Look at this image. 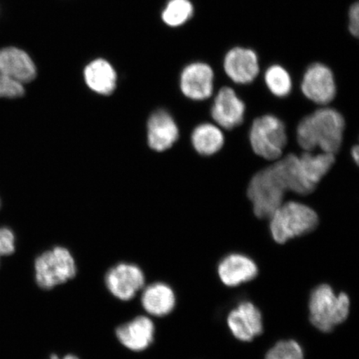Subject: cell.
Wrapping results in <instances>:
<instances>
[{
  "label": "cell",
  "mask_w": 359,
  "mask_h": 359,
  "mask_svg": "<svg viewBox=\"0 0 359 359\" xmlns=\"http://www.w3.org/2000/svg\"><path fill=\"white\" fill-rule=\"evenodd\" d=\"M0 69L22 85L33 81L37 74L32 58L25 51L15 47L0 50Z\"/></svg>",
  "instance_id": "cell-16"
},
{
  "label": "cell",
  "mask_w": 359,
  "mask_h": 359,
  "mask_svg": "<svg viewBox=\"0 0 359 359\" xmlns=\"http://www.w3.org/2000/svg\"><path fill=\"white\" fill-rule=\"evenodd\" d=\"M24 93V85L13 80L0 69V97H20Z\"/></svg>",
  "instance_id": "cell-25"
},
{
  "label": "cell",
  "mask_w": 359,
  "mask_h": 359,
  "mask_svg": "<svg viewBox=\"0 0 359 359\" xmlns=\"http://www.w3.org/2000/svg\"><path fill=\"white\" fill-rule=\"evenodd\" d=\"M269 219V230L278 244L306 235L318 224L317 213L309 206L296 201L283 203Z\"/></svg>",
  "instance_id": "cell-2"
},
{
  "label": "cell",
  "mask_w": 359,
  "mask_h": 359,
  "mask_svg": "<svg viewBox=\"0 0 359 359\" xmlns=\"http://www.w3.org/2000/svg\"><path fill=\"white\" fill-rule=\"evenodd\" d=\"M250 142L255 154L262 158L279 159L287 144L285 123L273 115L259 116L251 126Z\"/></svg>",
  "instance_id": "cell-6"
},
{
  "label": "cell",
  "mask_w": 359,
  "mask_h": 359,
  "mask_svg": "<svg viewBox=\"0 0 359 359\" xmlns=\"http://www.w3.org/2000/svg\"><path fill=\"white\" fill-rule=\"evenodd\" d=\"M148 144L151 149L164 151L178 140L179 129L168 111L158 110L151 116L147 123Z\"/></svg>",
  "instance_id": "cell-14"
},
{
  "label": "cell",
  "mask_w": 359,
  "mask_h": 359,
  "mask_svg": "<svg viewBox=\"0 0 359 359\" xmlns=\"http://www.w3.org/2000/svg\"><path fill=\"white\" fill-rule=\"evenodd\" d=\"M223 67L226 75L237 84H249L257 78L259 64L253 49L235 47L224 56Z\"/></svg>",
  "instance_id": "cell-10"
},
{
  "label": "cell",
  "mask_w": 359,
  "mask_h": 359,
  "mask_svg": "<svg viewBox=\"0 0 359 359\" xmlns=\"http://www.w3.org/2000/svg\"><path fill=\"white\" fill-rule=\"evenodd\" d=\"M155 325L149 317L141 316L118 327L116 336L119 342L133 352L144 351L154 343Z\"/></svg>",
  "instance_id": "cell-13"
},
{
  "label": "cell",
  "mask_w": 359,
  "mask_h": 359,
  "mask_svg": "<svg viewBox=\"0 0 359 359\" xmlns=\"http://www.w3.org/2000/svg\"><path fill=\"white\" fill-rule=\"evenodd\" d=\"M62 359H79L77 356L73 355V354H69V355H66Z\"/></svg>",
  "instance_id": "cell-29"
},
{
  "label": "cell",
  "mask_w": 359,
  "mask_h": 359,
  "mask_svg": "<svg viewBox=\"0 0 359 359\" xmlns=\"http://www.w3.org/2000/svg\"><path fill=\"white\" fill-rule=\"evenodd\" d=\"M193 147L200 155L212 156L222 149L224 146V137L217 126L203 123L194 129L191 134Z\"/></svg>",
  "instance_id": "cell-21"
},
{
  "label": "cell",
  "mask_w": 359,
  "mask_h": 359,
  "mask_svg": "<svg viewBox=\"0 0 359 359\" xmlns=\"http://www.w3.org/2000/svg\"><path fill=\"white\" fill-rule=\"evenodd\" d=\"M194 12L191 0H168L161 12V20L165 25L178 28L191 20Z\"/></svg>",
  "instance_id": "cell-22"
},
{
  "label": "cell",
  "mask_w": 359,
  "mask_h": 359,
  "mask_svg": "<svg viewBox=\"0 0 359 359\" xmlns=\"http://www.w3.org/2000/svg\"><path fill=\"white\" fill-rule=\"evenodd\" d=\"M286 187L273 165L255 175L247 195L253 204L254 213L259 219H269L284 203Z\"/></svg>",
  "instance_id": "cell-4"
},
{
  "label": "cell",
  "mask_w": 359,
  "mask_h": 359,
  "mask_svg": "<svg viewBox=\"0 0 359 359\" xmlns=\"http://www.w3.org/2000/svg\"><path fill=\"white\" fill-rule=\"evenodd\" d=\"M299 160L305 181L314 191L322 178L333 167L335 156L327 152L313 154L312 151H305L299 156Z\"/></svg>",
  "instance_id": "cell-20"
},
{
  "label": "cell",
  "mask_w": 359,
  "mask_h": 359,
  "mask_svg": "<svg viewBox=\"0 0 359 359\" xmlns=\"http://www.w3.org/2000/svg\"><path fill=\"white\" fill-rule=\"evenodd\" d=\"M50 359H60L55 354H53V355L51 356Z\"/></svg>",
  "instance_id": "cell-30"
},
{
  "label": "cell",
  "mask_w": 359,
  "mask_h": 359,
  "mask_svg": "<svg viewBox=\"0 0 359 359\" xmlns=\"http://www.w3.org/2000/svg\"><path fill=\"white\" fill-rule=\"evenodd\" d=\"M34 271L37 285L48 290L74 279L77 275V264L69 250L56 246L35 259Z\"/></svg>",
  "instance_id": "cell-5"
},
{
  "label": "cell",
  "mask_w": 359,
  "mask_h": 359,
  "mask_svg": "<svg viewBox=\"0 0 359 359\" xmlns=\"http://www.w3.org/2000/svg\"><path fill=\"white\" fill-rule=\"evenodd\" d=\"M266 359H304V351L294 340H283L267 353Z\"/></svg>",
  "instance_id": "cell-24"
},
{
  "label": "cell",
  "mask_w": 359,
  "mask_h": 359,
  "mask_svg": "<svg viewBox=\"0 0 359 359\" xmlns=\"http://www.w3.org/2000/svg\"><path fill=\"white\" fill-rule=\"evenodd\" d=\"M351 154L353 156V159L354 160V161H355L356 164L358 165L359 159V149L358 145L354 146L352 148Z\"/></svg>",
  "instance_id": "cell-28"
},
{
  "label": "cell",
  "mask_w": 359,
  "mask_h": 359,
  "mask_svg": "<svg viewBox=\"0 0 359 359\" xmlns=\"http://www.w3.org/2000/svg\"><path fill=\"white\" fill-rule=\"evenodd\" d=\"M344 129L342 114L330 107H323L300 121L296 136L305 151L320 148L323 152L336 154L342 146Z\"/></svg>",
  "instance_id": "cell-1"
},
{
  "label": "cell",
  "mask_w": 359,
  "mask_h": 359,
  "mask_svg": "<svg viewBox=\"0 0 359 359\" xmlns=\"http://www.w3.org/2000/svg\"><path fill=\"white\" fill-rule=\"evenodd\" d=\"M176 294L164 283H154L142 289L141 303L144 311L155 317H164L176 306Z\"/></svg>",
  "instance_id": "cell-17"
},
{
  "label": "cell",
  "mask_w": 359,
  "mask_h": 359,
  "mask_svg": "<svg viewBox=\"0 0 359 359\" xmlns=\"http://www.w3.org/2000/svg\"><path fill=\"white\" fill-rule=\"evenodd\" d=\"M84 79L88 87L102 95H109L116 86V73L109 61L97 58L85 67Z\"/></svg>",
  "instance_id": "cell-18"
},
{
  "label": "cell",
  "mask_w": 359,
  "mask_h": 359,
  "mask_svg": "<svg viewBox=\"0 0 359 359\" xmlns=\"http://www.w3.org/2000/svg\"><path fill=\"white\" fill-rule=\"evenodd\" d=\"M227 324L232 334L243 342L252 341L263 332L262 313L249 302H241L229 313Z\"/></svg>",
  "instance_id": "cell-11"
},
{
  "label": "cell",
  "mask_w": 359,
  "mask_h": 359,
  "mask_svg": "<svg viewBox=\"0 0 359 359\" xmlns=\"http://www.w3.org/2000/svg\"><path fill=\"white\" fill-rule=\"evenodd\" d=\"M264 82L269 91L278 97L288 96L292 90V79L289 72L280 65L268 67L264 74Z\"/></svg>",
  "instance_id": "cell-23"
},
{
  "label": "cell",
  "mask_w": 359,
  "mask_h": 359,
  "mask_svg": "<svg viewBox=\"0 0 359 359\" xmlns=\"http://www.w3.org/2000/svg\"><path fill=\"white\" fill-rule=\"evenodd\" d=\"M273 165L285 183L287 191H293L299 195H308L313 191L305 181L298 156L287 155Z\"/></svg>",
  "instance_id": "cell-19"
},
{
  "label": "cell",
  "mask_w": 359,
  "mask_h": 359,
  "mask_svg": "<svg viewBox=\"0 0 359 359\" xmlns=\"http://www.w3.org/2000/svg\"><path fill=\"white\" fill-rule=\"evenodd\" d=\"M245 105L231 88L224 87L215 97L210 110L213 120L219 127L231 130L244 122Z\"/></svg>",
  "instance_id": "cell-12"
},
{
  "label": "cell",
  "mask_w": 359,
  "mask_h": 359,
  "mask_svg": "<svg viewBox=\"0 0 359 359\" xmlns=\"http://www.w3.org/2000/svg\"><path fill=\"white\" fill-rule=\"evenodd\" d=\"M15 250V236L7 227L0 228V257L10 255Z\"/></svg>",
  "instance_id": "cell-26"
},
{
  "label": "cell",
  "mask_w": 359,
  "mask_h": 359,
  "mask_svg": "<svg viewBox=\"0 0 359 359\" xmlns=\"http://www.w3.org/2000/svg\"><path fill=\"white\" fill-rule=\"evenodd\" d=\"M258 272V267L254 260L241 254L227 255L218 266L219 279L224 285L230 287H236L254 280Z\"/></svg>",
  "instance_id": "cell-15"
},
{
  "label": "cell",
  "mask_w": 359,
  "mask_h": 359,
  "mask_svg": "<svg viewBox=\"0 0 359 359\" xmlns=\"http://www.w3.org/2000/svg\"><path fill=\"white\" fill-rule=\"evenodd\" d=\"M348 30L354 37L358 38L359 34V4H352L348 11Z\"/></svg>",
  "instance_id": "cell-27"
},
{
  "label": "cell",
  "mask_w": 359,
  "mask_h": 359,
  "mask_svg": "<svg viewBox=\"0 0 359 359\" xmlns=\"http://www.w3.org/2000/svg\"><path fill=\"white\" fill-rule=\"evenodd\" d=\"M180 87L184 95L191 100L203 101L212 97L214 88V72L205 62L188 65L182 72Z\"/></svg>",
  "instance_id": "cell-9"
},
{
  "label": "cell",
  "mask_w": 359,
  "mask_h": 359,
  "mask_svg": "<svg viewBox=\"0 0 359 359\" xmlns=\"http://www.w3.org/2000/svg\"><path fill=\"white\" fill-rule=\"evenodd\" d=\"M302 90L304 95L316 104H329L337 92L333 72L320 62L311 65L304 74Z\"/></svg>",
  "instance_id": "cell-8"
},
{
  "label": "cell",
  "mask_w": 359,
  "mask_h": 359,
  "mask_svg": "<svg viewBox=\"0 0 359 359\" xmlns=\"http://www.w3.org/2000/svg\"><path fill=\"white\" fill-rule=\"evenodd\" d=\"M142 269L134 264L119 263L107 272L105 285L115 298L129 302L145 287Z\"/></svg>",
  "instance_id": "cell-7"
},
{
  "label": "cell",
  "mask_w": 359,
  "mask_h": 359,
  "mask_svg": "<svg viewBox=\"0 0 359 359\" xmlns=\"http://www.w3.org/2000/svg\"><path fill=\"white\" fill-rule=\"evenodd\" d=\"M309 308L312 325L324 333H330L347 320L350 300L346 294L337 295L330 285H321L313 290Z\"/></svg>",
  "instance_id": "cell-3"
}]
</instances>
